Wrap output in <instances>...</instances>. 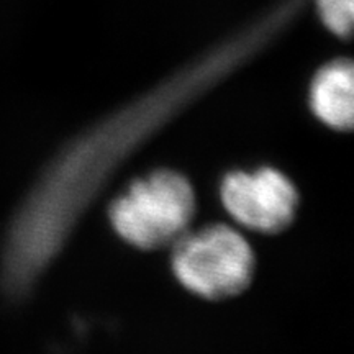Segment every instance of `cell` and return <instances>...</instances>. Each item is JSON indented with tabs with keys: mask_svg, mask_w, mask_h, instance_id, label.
Masks as SVG:
<instances>
[{
	"mask_svg": "<svg viewBox=\"0 0 354 354\" xmlns=\"http://www.w3.org/2000/svg\"><path fill=\"white\" fill-rule=\"evenodd\" d=\"M323 24L338 37H348L353 26V0H317Z\"/></svg>",
	"mask_w": 354,
	"mask_h": 354,
	"instance_id": "6",
	"label": "cell"
},
{
	"mask_svg": "<svg viewBox=\"0 0 354 354\" xmlns=\"http://www.w3.org/2000/svg\"><path fill=\"white\" fill-rule=\"evenodd\" d=\"M272 32L268 24L221 44L92 123L48 161L3 238L0 286L8 297H25L38 284L128 159L250 59Z\"/></svg>",
	"mask_w": 354,
	"mask_h": 354,
	"instance_id": "1",
	"label": "cell"
},
{
	"mask_svg": "<svg viewBox=\"0 0 354 354\" xmlns=\"http://www.w3.org/2000/svg\"><path fill=\"white\" fill-rule=\"evenodd\" d=\"M197 202L187 177L162 169L135 180L110 205L118 236L140 250L172 246L189 232Z\"/></svg>",
	"mask_w": 354,
	"mask_h": 354,
	"instance_id": "2",
	"label": "cell"
},
{
	"mask_svg": "<svg viewBox=\"0 0 354 354\" xmlns=\"http://www.w3.org/2000/svg\"><path fill=\"white\" fill-rule=\"evenodd\" d=\"M221 202L234 220L263 233L289 228L299 207L290 179L272 167L233 171L221 183Z\"/></svg>",
	"mask_w": 354,
	"mask_h": 354,
	"instance_id": "4",
	"label": "cell"
},
{
	"mask_svg": "<svg viewBox=\"0 0 354 354\" xmlns=\"http://www.w3.org/2000/svg\"><path fill=\"white\" fill-rule=\"evenodd\" d=\"M172 251V269L185 289L218 300L241 294L254 274V254L241 234L225 225L187 232Z\"/></svg>",
	"mask_w": 354,
	"mask_h": 354,
	"instance_id": "3",
	"label": "cell"
},
{
	"mask_svg": "<svg viewBox=\"0 0 354 354\" xmlns=\"http://www.w3.org/2000/svg\"><path fill=\"white\" fill-rule=\"evenodd\" d=\"M310 107L317 118L335 130H351L354 79L349 61H333L318 71L310 88Z\"/></svg>",
	"mask_w": 354,
	"mask_h": 354,
	"instance_id": "5",
	"label": "cell"
}]
</instances>
